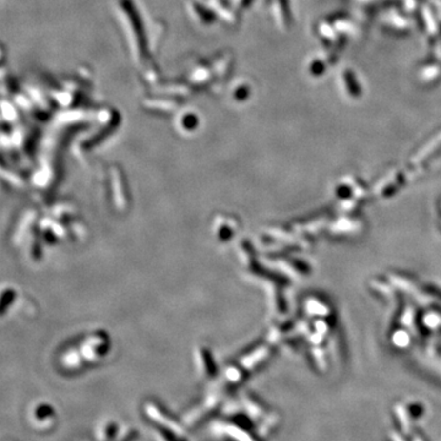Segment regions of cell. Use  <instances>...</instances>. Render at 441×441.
<instances>
[]
</instances>
